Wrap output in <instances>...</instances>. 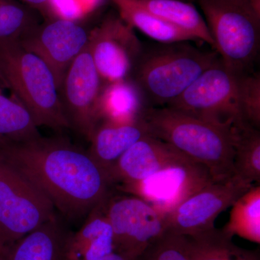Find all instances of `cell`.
<instances>
[{
  "label": "cell",
  "instance_id": "obj_13",
  "mask_svg": "<svg viewBox=\"0 0 260 260\" xmlns=\"http://www.w3.org/2000/svg\"><path fill=\"white\" fill-rule=\"evenodd\" d=\"M18 41L49 67L59 90L70 65L88 46L89 31L73 20L54 18L38 24Z\"/></svg>",
  "mask_w": 260,
  "mask_h": 260
},
{
  "label": "cell",
  "instance_id": "obj_9",
  "mask_svg": "<svg viewBox=\"0 0 260 260\" xmlns=\"http://www.w3.org/2000/svg\"><path fill=\"white\" fill-rule=\"evenodd\" d=\"M253 185L236 174L212 181L166 216L167 232L191 237L213 229L217 217Z\"/></svg>",
  "mask_w": 260,
  "mask_h": 260
},
{
  "label": "cell",
  "instance_id": "obj_28",
  "mask_svg": "<svg viewBox=\"0 0 260 260\" xmlns=\"http://www.w3.org/2000/svg\"><path fill=\"white\" fill-rule=\"evenodd\" d=\"M23 4L28 5L32 9L42 12L45 20L55 18L51 8V1L52 0H19Z\"/></svg>",
  "mask_w": 260,
  "mask_h": 260
},
{
  "label": "cell",
  "instance_id": "obj_20",
  "mask_svg": "<svg viewBox=\"0 0 260 260\" xmlns=\"http://www.w3.org/2000/svg\"><path fill=\"white\" fill-rule=\"evenodd\" d=\"M120 17L132 28H137L159 44L198 41L190 34L135 4L132 0H109Z\"/></svg>",
  "mask_w": 260,
  "mask_h": 260
},
{
  "label": "cell",
  "instance_id": "obj_32",
  "mask_svg": "<svg viewBox=\"0 0 260 260\" xmlns=\"http://www.w3.org/2000/svg\"><path fill=\"white\" fill-rule=\"evenodd\" d=\"M183 1H186V2H187V0H183Z\"/></svg>",
  "mask_w": 260,
  "mask_h": 260
},
{
  "label": "cell",
  "instance_id": "obj_17",
  "mask_svg": "<svg viewBox=\"0 0 260 260\" xmlns=\"http://www.w3.org/2000/svg\"><path fill=\"white\" fill-rule=\"evenodd\" d=\"M70 234L56 214L49 221L8 246L3 260H63Z\"/></svg>",
  "mask_w": 260,
  "mask_h": 260
},
{
  "label": "cell",
  "instance_id": "obj_30",
  "mask_svg": "<svg viewBox=\"0 0 260 260\" xmlns=\"http://www.w3.org/2000/svg\"><path fill=\"white\" fill-rule=\"evenodd\" d=\"M5 249L3 248H2L0 246V260H3V257H4L5 254Z\"/></svg>",
  "mask_w": 260,
  "mask_h": 260
},
{
  "label": "cell",
  "instance_id": "obj_16",
  "mask_svg": "<svg viewBox=\"0 0 260 260\" xmlns=\"http://www.w3.org/2000/svg\"><path fill=\"white\" fill-rule=\"evenodd\" d=\"M148 135L150 133L143 118L130 123L101 121L89 141L88 151L107 174L130 147Z\"/></svg>",
  "mask_w": 260,
  "mask_h": 260
},
{
  "label": "cell",
  "instance_id": "obj_15",
  "mask_svg": "<svg viewBox=\"0 0 260 260\" xmlns=\"http://www.w3.org/2000/svg\"><path fill=\"white\" fill-rule=\"evenodd\" d=\"M106 198L87 215L81 229L70 234L63 260H97L115 252L114 234L106 213Z\"/></svg>",
  "mask_w": 260,
  "mask_h": 260
},
{
  "label": "cell",
  "instance_id": "obj_11",
  "mask_svg": "<svg viewBox=\"0 0 260 260\" xmlns=\"http://www.w3.org/2000/svg\"><path fill=\"white\" fill-rule=\"evenodd\" d=\"M104 84L87 46L70 65L59 87V99L70 127L88 141L100 122L99 99Z\"/></svg>",
  "mask_w": 260,
  "mask_h": 260
},
{
  "label": "cell",
  "instance_id": "obj_24",
  "mask_svg": "<svg viewBox=\"0 0 260 260\" xmlns=\"http://www.w3.org/2000/svg\"><path fill=\"white\" fill-rule=\"evenodd\" d=\"M0 79V144L23 141L42 135L28 111L14 97H8Z\"/></svg>",
  "mask_w": 260,
  "mask_h": 260
},
{
  "label": "cell",
  "instance_id": "obj_29",
  "mask_svg": "<svg viewBox=\"0 0 260 260\" xmlns=\"http://www.w3.org/2000/svg\"><path fill=\"white\" fill-rule=\"evenodd\" d=\"M97 260H138L133 259V258L129 257V256L123 255V254H119L117 252H113L109 255L104 256V257L101 258V259Z\"/></svg>",
  "mask_w": 260,
  "mask_h": 260
},
{
  "label": "cell",
  "instance_id": "obj_22",
  "mask_svg": "<svg viewBox=\"0 0 260 260\" xmlns=\"http://www.w3.org/2000/svg\"><path fill=\"white\" fill-rule=\"evenodd\" d=\"M234 172L253 184L260 182L259 129L242 121L232 127Z\"/></svg>",
  "mask_w": 260,
  "mask_h": 260
},
{
  "label": "cell",
  "instance_id": "obj_8",
  "mask_svg": "<svg viewBox=\"0 0 260 260\" xmlns=\"http://www.w3.org/2000/svg\"><path fill=\"white\" fill-rule=\"evenodd\" d=\"M122 192L114 194V188L111 189L105 199L106 213L114 234L115 252L138 259L167 232V222L144 200Z\"/></svg>",
  "mask_w": 260,
  "mask_h": 260
},
{
  "label": "cell",
  "instance_id": "obj_1",
  "mask_svg": "<svg viewBox=\"0 0 260 260\" xmlns=\"http://www.w3.org/2000/svg\"><path fill=\"white\" fill-rule=\"evenodd\" d=\"M0 159L37 186L70 221L86 218L113 188L88 151L62 137L2 143Z\"/></svg>",
  "mask_w": 260,
  "mask_h": 260
},
{
  "label": "cell",
  "instance_id": "obj_21",
  "mask_svg": "<svg viewBox=\"0 0 260 260\" xmlns=\"http://www.w3.org/2000/svg\"><path fill=\"white\" fill-rule=\"evenodd\" d=\"M227 223L221 229L228 237L234 236L260 243V186L254 184L232 205Z\"/></svg>",
  "mask_w": 260,
  "mask_h": 260
},
{
  "label": "cell",
  "instance_id": "obj_25",
  "mask_svg": "<svg viewBox=\"0 0 260 260\" xmlns=\"http://www.w3.org/2000/svg\"><path fill=\"white\" fill-rule=\"evenodd\" d=\"M37 10L19 0H0V39H20L40 23Z\"/></svg>",
  "mask_w": 260,
  "mask_h": 260
},
{
  "label": "cell",
  "instance_id": "obj_7",
  "mask_svg": "<svg viewBox=\"0 0 260 260\" xmlns=\"http://www.w3.org/2000/svg\"><path fill=\"white\" fill-rule=\"evenodd\" d=\"M166 107L232 128L243 121L238 98V75L219 58Z\"/></svg>",
  "mask_w": 260,
  "mask_h": 260
},
{
  "label": "cell",
  "instance_id": "obj_18",
  "mask_svg": "<svg viewBox=\"0 0 260 260\" xmlns=\"http://www.w3.org/2000/svg\"><path fill=\"white\" fill-rule=\"evenodd\" d=\"M147 108L144 95L134 80L104 84L99 99L100 121L134 122L142 119Z\"/></svg>",
  "mask_w": 260,
  "mask_h": 260
},
{
  "label": "cell",
  "instance_id": "obj_12",
  "mask_svg": "<svg viewBox=\"0 0 260 260\" xmlns=\"http://www.w3.org/2000/svg\"><path fill=\"white\" fill-rule=\"evenodd\" d=\"M88 47L104 83L129 78L143 51L134 28L115 15L89 31Z\"/></svg>",
  "mask_w": 260,
  "mask_h": 260
},
{
  "label": "cell",
  "instance_id": "obj_10",
  "mask_svg": "<svg viewBox=\"0 0 260 260\" xmlns=\"http://www.w3.org/2000/svg\"><path fill=\"white\" fill-rule=\"evenodd\" d=\"M213 180L205 166L187 158L168 166L144 180L116 189L139 197L166 218L189 196Z\"/></svg>",
  "mask_w": 260,
  "mask_h": 260
},
{
  "label": "cell",
  "instance_id": "obj_19",
  "mask_svg": "<svg viewBox=\"0 0 260 260\" xmlns=\"http://www.w3.org/2000/svg\"><path fill=\"white\" fill-rule=\"evenodd\" d=\"M168 23L214 47V42L205 19L194 5L183 0H132Z\"/></svg>",
  "mask_w": 260,
  "mask_h": 260
},
{
  "label": "cell",
  "instance_id": "obj_31",
  "mask_svg": "<svg viewBox=\"0 0 260 260\" xmlns=\"http://www.w3.org/2000/svg\"><path fill=\"white\" fill-rule=\"evenodd\" d=\"M0 246H1V247H3V249H5V248L4 247V246H3V244H1V242H0Z\"/></svg>",
  "mask_w": 260,
  "mask_h": 260
},
{
  "label": "cell",
  "instance_id": "obj_3",
  "mask_svg": "<svg viewBox=\"0 0 260 260\" xmlns=\"http://www.w3.org/2000/svg\"><path fill=\"white\" fill-rule=\"evenodd\" d=\"M0 79L28 111L38 127L57 131L70 128L50 69L18 39H0Z\"/></svg>",
  "mask_w": 260,
  "mask_h": 260
},
{
  "label": "cell",
  "instance_id": "obj_4",
  "mask_svg": "<svg viewBox=\"0 0 260 260\" xmlns=\"http://www.w3.org/2000/svg\"><path fill=\"white\" fill-rule=\"evenodd\" d=\"M217 54L200 50L187 42L160 44L142 51L133 72L134 81L145 102L166 107L218 60Z\"/></svg>",
  "mask_w": 260,
  "mask_h": 260
},
{
  "label": "cell",
  "instance_id": "obj_5",
  "mask_svg": "<svg viewBox=\"0 0 260 260\" xmlns=\"http://www.w3.org/2000/svg\"><path fill=\"white\" fill-rule=\"evenodd\" d=\"M220 61L249 73L260 42V0H198Z\"/></svg>",
  "mask_w": 260,
  "mask_h": 260
},
{
  "label": "cell",
  "instance_id": "obj_14",
  "mask_svg": "<svg viewBox=\"0 0 260 260\" xmlns=\"http://www.w3.org/2000/svg\"><path fill=\"white\" fill-rule=\"evenodd\" d=\"M189 158L169 143L148 135L123 154L107 174L112 187L133 184Z\"/></svg>",
  "mask_w": 260,
  "mask_h": 260
},
{
  "label": "cell",
  "instance_id": "obj_26",
  "mask_svg": "<svg viewBox=\"0 0 260 260\" xmlns=\"http://www.w3.org/2000/svg\"><path fill=\"white\" fill-rule=\"evenodd\" d=\"M238 98L242 120L260 127V76L246 73L238 75Z\"/></svg>",
  "mask_w": 260,
  "mask_h": 260
},
{
  "label": "cell",
  "instance_id": "obj_23",
  "mask_svg": "<svg viewBox=\"0 0 260 260\" xmlns=\"http://www.w3.org/2000/svg\"><path fill=\"white\" fill-rule=\"evenodd\" d=\"M188 239L193 260H260L259 250L239 247L221 229L213 228Z\"/></svg>",
  "mask_w": 260,
  "mask_h": 260
},
{
  "label": "cell",
  "instance_id": "obj_6",
  "mask_svg": "<svg viewBox=\"0 0 260 260\" xmlns=\"http://www.w3.org/2000/svg\"><path fill=\"white\" fill-rule=\"evenodd\" d=\"M55 215L45 194L0 159V242L5 249Z\"/></svg>",
  "mask_w": 260,
  "mask_h": 260
},
{
  "label": "cell",
  "instance_id": "obj_27",
  "mask_svg": "<svg viewBox=\"0 0 260 260\" xmlns=\"http://www.w3.org/2000/svg\"><path fill=\"white\" fill-rule=\"evenodd\" d=\"M138 260H193L187 237L167 232Z\"/></svg>",
  "mask_w": 260,
  "mask_h": 260
},
{
  "label": "cell",
  "instance_id": "obj_2",
  "mask_svg": "<svg viewBox=\"0 0 260 260\" xmlns=\"http://www.w3.org/2000/svg\"><path fill=\"white\" fill-rule=\"evenodd\" d=\"M143 119L150 135L205 166L214 180L235 174L232 127L167 107L147 108Z\"/></svg>",
  "mask_w": 260,
  "mask_h": 260
}]
</instances>
